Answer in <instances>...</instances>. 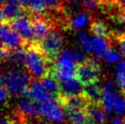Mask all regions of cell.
Returning a JSON list of instances; mask_svg holds the SVG:
<instances>
[{
    "mask_svg": "<svg viewBox=\"0 0 125 124\" xmlns=\"http://www.w3.org/2000/svg\"><path fill=\"white\" fill-rule=\"evenodd\" d=\"M59 82L60 88V96H76L82 94L84 91V86L75 77L66 80H60Z\"/></svg>",
    "mask_w": 125,
    "mask_h": 124,
    "instance_id": "14",
    "label": "cell"
},
{
    "mask_svg": "<svg viewBox=\"0 0 125 124\" xmlns=\"http://www.w3.org/2000/svg\"><path fill=\"white\" fill-rule=\"evenodd\" d=\"M38 43L42 50L48 56V58L54 63L61 53V48L64 43V37L59 30H54L47 38Z\"/></svg>",
    "mask_w": 125,
    "mask_h": 124,
    "instance_id": "6",
    "label": "cell"
},
{
    "mask_svg": "<svg viewBox=\"0 0 125 124\" xmlns=\"http://www.w3.org/2000/svg\"><path fill=\"white\" fill-rule=\"evenodd\" d=\"M42 85L45 87V89L48 90L50 97L55 100H59L60 97V88H59V80L56 79L54 75L51 74L49 76L46 77L40 80Z\"/></svg>",
    "mask_w": 125,
    "mask_h": 124,
    "instance_id": "20",
    "label": "cell"
},
{
    "mask_svg": "<svg viewBox=\"0 0 125 124\" xmlns=\"http://www.w3.org/2000/svg\"><path fill=\"white\" fill-rule=\"evenodd\" d=\"M17 31L25 40L28 42L33 41V29H32V16L25 14L7 23Z\"/></svg>",
    "mask_w": 125,
    "mask_h": 124,
    "instance_id": "11",
    "label": "cell"
},
{
    "mask_svg": "<svg viewBox=\"0 0 125 124\" xmlns=\"http://www.w3.org/2000/svg\"><path fill=\"white\" fill-rule=\"evenodd\" d=\"M113 41L117 44L120 52L123 57H125V32L121 34H115Z\"/></svg>",
    "mask_w": 125,
    "mask_h": 124,
    "instance_id": "26",
    "label": "cell"
},
{
    "mask_svg": "<svg viewBox=\"0 0 125 124\" xmlns=\"http://www.w3.org/2000/svg\"><path fill=\"white\" fill-rule=\"evenodd\" d=\"M91 20H92L91 15L88 11L80 12L70 18V28L73 29H80L84 28L87 24H89Z\"/></svg>",
    "mask_w": 125,
    "mask_h": 124,
    "instance_id": "22",
    "label": "cell"
},
{
    "mask_svg": "<svg viewBox=\"0 0 125 124\" xmlns=\"http://www.w3.org/2000/svg\"><path fill=\"white\" fill-rule=\"evenodd\" d=\"M53 63L38 42L31 41L25 48L24 69L33 79L41 80L53 74Z\"/></svg>",
    "mask_w": 125,
    "mask_h": 124,
    "instance_id": "1",
    "label": "cell"
},
{
    "mask_svg": "<svg viewBox=\"0 0 125 124\" xmlns=\"http://www.w3.org/2000/svg\"><path fill=\"white\" fill-rule=\"evenodd\" d=\"M125 123V116H121V115H117L115 116L112 121L111 124H124Z\"/></svg>",
    "mask_w": 125,
    "mask_h": 124,
    "instance_id": "31",
    "label": "cell"
},
{
    "mask_svg": "<svg viewBox=\"0 0 125 124\" xmlns=\"http://www.w3.org/2000/svg\"><path fill=\"white\" fill-rule=\"evenodd\" d=\"M25 14L27 12L21 0H7L1 4V23H8Z\"/></svg>",
    "mask_w": 125,
    "mask_h": 124,
    "instance_id": "10",
    "label": "cell"
},
{
    "mask_svg": "<svg viewBox=\"0 0 125 124\" xmlns=\"http://www.w3.org/2000/svg\"><path fill=\"white\" fill-rule=\"evenodd\" d=\"M1 124H17V122L14 121V119L12 118L11 115H7L2 118Z\"/></svg>",
    "mask_w": 125,
    "mask_h": 124,
    "instance_id": "30",
    "label": "cell"
},
{
    "mask_svg": "<svg viewBox=\"0 0 125 124\" xmlns=\"http://www.w3.org/2000/svg\"><path fill=\"white\" fill-rule=\"evenodd\" d=\"M84 95L93 103H101L103 97V88L98 83L84 87Z\"/></svg>",
    "mask_w": 125,
    "mask_h": 124,
    "instance_id": "21",
    "label": "cell"
},
{
    "mask_svg": "<svg viewBox=\"0 0 125 124\" xmlns=\"http://www.w3.org/2000/svg\"><path fill=\"white\" fill-rule=\"evenodd\" d=\"M67 113L70 124H91L86 110H76Z\"/></svg>",
    "mask_w": 125,
    "mask_h": 124,
    "instance_id": "23",
    "label": "cell"
},
{
    "mask_svg": "<svg viewBox=\"0 0 125 124\" xmlns=\"http://www.w3.org/2000/svg\"><path fill=\"white\" fill-rule=\"evenodd\" d=\"M115 19L118 21L119 23H121L124 26L125 28V10H121L114 16Z\"/></svg>",
    "mask_w": 125,
    "mask_h": 124,
    "instance_id": "29",
    "label": "cell"
},
{
    "mask_svg": "<svg viewBox=\"0 0 125 124\" xmlns=\"http://www.w3.org/2000/svg\"><path fill=\"white\" fill-rule=\"evenodd\" d=\"M80 42L83 48L87 52H93L98 57H104L111 49V41L102 38L95 37L93 38H88L86 33H80Z\"/></svg>",
    "mask_w": 125,
    "mask_h": 124,
    "instance_id": "7",
    "label": "cell"
},
{
    "mask_svg": "<svg viewBox=\"0 0 125 124\" xmlns=\"http://www.w3.org/2000/svg\"><path fill=\"white\" fill-rule=\"evenodd\" d=\"M44 3L46 5V8H47L46 15L55 14V13L66 11L64 0H44Z\"/></svg>",
    "mask_w": 125,
    "mask_h": 124,
    "instance_id": "24",
    "label": "cell"
},
{
    "mask_svg": "<svg viewBox=\"0 0 125 124\" xmlns=\"http://www.w3.org/2000/svg\"><path fill=\"white\" fill-rule=\"evenodd\" d=\"M90 30L95 37L102 38L108 40H113L114 35L108 28V26L100 19H94L90 22Z\"/></svg>",
    "mask_w": 125,
    "mask_h": 124,
    "instance_id": "17",
    "label": "cell"
},
{
    "mask_svg": "<svg viewBox=\"0 0 125 124\" xmlns=\"http://www.w3.org/2000/svg\"><path fill=\"white\" fill-rule=\"evenodd\" d=\"M124 124H125V123H124Z\"/></svg>",
    "mask_w": 125,
    "mask_h": 124,
    "instance_id": "33",
    "label": "cell"
},
{
    "mask_svg": "<svg viewBox=\"0 0 125 124\" xmlns=\"http://www.w3.org/2000/svg\"><path fill=\"white\" fill-rule=\"evenodd\" d=\"M101 76V67L93 59H87L77 65L75 78L84 87L98 83Z\"/></svg>",
    "mask_w": 125,
    "mask_h": 124,
    "instance_id": "5",
    "label": "cell"
},
{
    "mask_svg": "<svg viewBox=\"0 0 125 124\" xmlns=\"http://www.w3.org/2000/svg\"><path fill=\"white\" fill-rule=\"evenodd\" d=\"M78 62L75 50L67 49L61 51L53 65V75L59 81L66 80L75 77Z\"/></svg>",
    "mask_w": 125,
    "mask_h": 124,
    "instance_id": "3",
    "label": "cell"
},
{
    "mask_svg": "<svg viewBox=\"0 0 125 124\" xmlns=\"http://www.w3.org/2000/svg\"><path fill=\"white\" fill-rule=\"evenodd\" d=\"M116 78L122 91H125V61H121L117 66Z\"/></svg>",
    "mask_w": 125,
    "mask_h": 124,
    "instance_id": "25",
    "label": "cell"
},
{
    "mask_svg": "<svg viewBox=\"0 0 125 124\" xmlns=\"http://www.w3.org/2000/svg\"><path fill=\"white\" fill-rule=\"evenodd\" d=\"M122 10H125V0H115Z\"/></svg>",
    "mask_w": 125,
    "mask_h": 124,
    "instance_id": "32",
    "label": "cell"
},
{
    "mask_svg": "<svg viewBox=\"0 0 125 124\" xmlns=\"http://www.w3.org/2000/svg\"><path fill=\"white\" fill-rule=\"evenodd\" d=\"M18 110L22 114H24L26 117L29 118H37L38 117V104L33 101L29 98L24 97L22 100H19Z\"/></svg>",
    "mask_w": 125,
    "mask_h": 124,
    "instance_id": "19",
    "label": "cell"
},
{
    "mask_svg": "<svg viewBox=\"0 0 125 124\" xmlns=\"http://www.w3.org/2000/svg\"><path fill=\"white\" fill-rule=\"evenodd\" d=\"M1 43L2 47L13 50V49L26 48V46L29 42L25 40L8 24L1 23Z\"/></svg>",
    "mask_w": 125,
    "mask_h": 124,
    "instance_id": "8",
    "label": "cell"
},
{
    "mask_svg": "<svg viewBox=\"0 0 125 124\" xmlns=\"http://www.w3.org/2000/svg\"><path fill=\"white\" fill-rule=\"evenodd\" d=\"M91 124H105L107 121V112L101 103H91L86 110Z\"/></svg>",
    "mask_w": 125,
    "mask_h": 124,
    "instance_id": "16",
    "label": "cell"
},
{
    "mask_svg": "<svg viewBox=\"0 0 125 124\" xmlns=\"http://www.w3.org/2000/svg\"><path fill=\"white\" fill-rule=\"evenodd\" d=\"M27 14L31 16H45L47 13L44 0H21Z\"/></svg>",
    "mask_w": 125,
    "mask_h": 124,
    "instance_id": "18",
    "label": "cell"
},
{
    "mask_svg": "<svg viewBox=\"0 0 125 124\" xmlns=\"http://www.w3.org/2000/svg\"><path fill=\"white\" fill-rule=\"evenodd\" d=\"M38 117L43 121L51 123H62L66 120V110L63 109L59 101L55 99L37 102Z\"/></svg>",
    "mask_w": 125,
    "mask_h": 124,
    "instance_id": "4",
    "label": "cell"
},
{
    "mask_svg": "<svg viewBox=\"0 0 125 124\" xmlns=\"http://www.w3.org/2000/svg\"><path fill=\"white\" fill-rule=\"evenodd\" d=\"M102 88H103V97H102L101 104L107 114H111L112 112H114L113 103H114V100L117 95V92L115 91L113 84L111 80L105 81Z\"/></svg>",
    "mask_w": 125,
    "mask_h": 124,
    "instance_id": "15",
    "label": "cell"
},
{
    "mask_svg": "<svg viewBox=\"0 0 125 124\" xmlns=\"http://www.w3.org/2000/svg\"><path fill=\"white\" fill-rule=\"evenodd\" d=\"M33 41L40 42L52 31L57 30L52 20L47 16H32Z\"/></svg>",
    "mask_w": 125,
    "mask_h": 124,
    "instance_id": "9",
    "label": "cell"
},
{
    "mask_svg": "<svg viewBox=\"0 0 125 124\" xmlns=\"http://www.w3.org/2000/svg\"><path fill=\"white\" fill-rule=\"evenodd\" d=\"M10 92L7 90V89L4 85H1V101L4 104L8 102L9 98H10Z\"/></svg>",
    "mask_w": 125,
    "mask_h": 124,
    "instance_id": "28",
    "label": "cell"
},
{
    "mask_svg": "<svg viewBox=\"0 0 125 124\" xmlns=\"http://www.w3.org/2000/svg\"><path fill=\"white\" fill-rule=\"evenodd\" d=\"M58 100L61 104L63 109L66 110V112L76 111V110H86L89 105L91 103V101L84 95V93L76 96H60Z\"/></svg>",
    "mask_w": 125,
    "mask_h": 124,
    "instance_id": "12",
    "label": "cell"
},
{
    "mask_svg": "<svg viewBox=\"0 0 125 124\" xmlns=\"http://www.w3.org/2000/svg\"><path fill=\"white\" fill-rule=\"evenodd\" d=\"M105 59H107V61L111 62V63H114V62L120 61V59H121V56H120V54L117 53L116 51L111 49V50L106 54Z\"/></svg>",
    "mask_w": 125,
    "mask_h": 124,
    "instance_id": "27",
    "label": "cell"
},
{
    "mask_svg": "<svg viewBox=\"0 0 125 124\" xmlns=\"http://www.w3.org/2000/svg\"><path fill=\"white\" fill-rule=\"evenodd\" d=\"M33 80L26 69L11 68L2 72L1 85H4L12 95L26 96L28 87Z\"/></svg>",
    "mask_w": 125,
    "mask_h": 124,
    "instance_id": "2",
    "label": "cell"
},
{
    "mask_svg": "<svg viewBox=\"0 0 125 124\" xmlns=\"http://www.w3.org/2000/svg\"><path fill=\"white\" fill-rule=\"evenodd\" d=\"M27 98H29L35 102H42L48 100L49 99H52L48 90L45 89V87L42 85L40 80L33 79L28 87V92L26 94Z\"/></svg>",
    "mask_w": 125,
    "mask_h": 124,
    "instance_id": "13",
    "label": "cell"
}]
</instances>
